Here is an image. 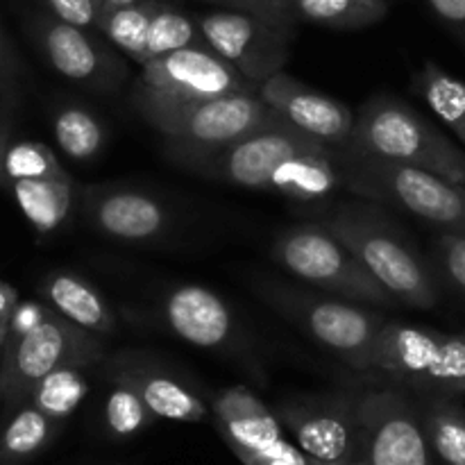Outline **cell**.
I'll return each mask as SVG.
<instances>
[{
  "label": "cell",
  "mask_w": 465,
  "mask_h": 465,
  "mask_svg": "<svg viewBox=\"0 0 465 465\" xmlns=\"http://www.w3.org/2000/svg\"><path fill=\"white\" fill-rule=\"evenodd\" d=\"M322 225L343 241L366 271L398 300L411 309H434L440 302V280L434 263L407 239L393 218L372 200L345 203L331 209Z\"/></svg>",
  "instance_id": "obj_1"
},
{
  "label": "cell",
  "mask_w": 465,
  "mask_h": 465,
  "mask_svg": "<svg viewBox=\"0 0 465 465\" xmlns=\"http://www.w3.org/2000/svg\"><path fill=\"white\" fill-rule=\"evenodd\" d=\"M257 295L286 322L343 361L359 377L366 375L375 357L377 339L389 322L377 307L336 298L322 291L284 282H262Z\"/></svg>",
  "instance_id": "obj_2"
},
{
  "label": "cell",
  "mask_w": 465,
  "mask_h": 465,
  "mask_svg": "<svg viewBox=\"0 0 465 465\" xmlns=\"http://www.w3.org/2000/svg\"><path fill=\"white\" fill-rule=\"evenodd\" d=\"M348 153L422 168L465 184V153L404 100L377 94L354 116Z\"/></svg>",
  "instance_id": "obj_3"
},
{
  "label": "cell",
  "mask_w": 465,
  "mask_h": 465,
  "mask_svg": "<svg viewBox=\"0 0 465 465\" xmlns=\"http://www.w3.org/2000/svg\"><path fill=\"white\" fill-rule=\"evenodd\" d=\"M363 386H398L418 395H465V336L389 321Z\"/></svg>",
  "instance_id": "obj_4"
},
{
  "label": "cell",
  "mask_w": 465,
  "mask_h": 465,
  "mask_svg": "<svg viewBox=\"0 0 465 465\" xmlns=\"http://www.w3.org/2000/svg\"><path fill=\"white\" fill-rule=\"evenodd\" d=\"M132 103L136 114L166 139L168 154L182 166L234 143L248 132L277 118L259 94L223 95L184 104H162L150 100Z\"/></svg>",
  "instance_id": "obj_5"
},
{
  "label": "cell",
  "mask_w": 465,
  "mask_h": 465,
  "mask_svg": "<svg viewBox=\"0 0 465 465\" xmlns=\"http://www.w3.org/2000/svg\"><path fill=\"white\" fill-rule=\"evenodd\" d=\"M345 189L363 200L411 213L439 234H465V184L404 163L343 150Z\"/></svg>",
  "instance_id": "obj_6"
},
{
  "label": "cell",
  "mask_w": 465,
  "mask_h": 465,
  "mask_svg": "<svg viewBox=\"0 0 465 465\" xmlns=\"http://www.w3.org/2000/svg\"><path fill=\"white\" fill-rule=\"evenodd\" d=\"M272 259L289 275L312 289L368 307H395L398 300L366 271L321 221L291 225L277 234L271 248Z\"/></svg>",
  "instance_id": "obj_7"
},
{
  "label": "cell",
  "mask_w": 465,
  "mask_h": 465,
  "mask_svg": "<svg viewBox=\"0 0 465 465\" xmlns=\"http://www.w3.org/2000/svg\"><path fill=\"white\" fill-rule=\"evenodd\" d=\"M103 359L104 343L98 334L48 307L39 322L5 343L0 393L14 400L27 398L32 386L48 372L64 366H95Z\"/></svg>",
  "instance_id": "obj_8"
},
{
  "label": "cell",
  "mask_w": 465,
  "mask_h": 465,
  "mask_svg": "<svg viewBox=\"0 0 465 465\" xmlns=\"http://www.w3.org/2000/svg\"><path fill=\"white\" fill-rule=\"evenodd\" d=\"M284 431L318 461H366V430L361 420V391L291 395L275 404Z\"/></svg>",
  "instance_id": "obj_9"
},
{
  "label": "cell",
  "mask_w": 465,
  "mask_h": 465,
  "mask_svg": "<svg viewBox=\"0 0 465 465\" xmlns=\"http://www.w3.org/2000/svg\"><path fill=\"white\" fill-rule=\"evenodd\" d=\"M236 94H257V89L209 45H191L145 62L132 100L184 104Z\"/></svg>",
  "instance_id": "obj_10"
},
{
  "label": "cell",
  "mask_w": 465,
  "mask_h": 465,
  "mask_svg": "<svg viewBox=\"0 0 465 465\" xmlns=\"http://www.w3.org/2000/svg\"><path fill=\"white\" fill-rule=\"evenodd\" d=\"M204 44L236 68L254 89L284 71L293 35L266 18L239 9H216L195 16Z\"/></svg>",
  "instance_id": "obj_11"
},
{
  "label": "cell",
  "mask_w": 465,
  "mask_h": 465,
  "mask_svg": "<svg viewBox=\"0 0 465 465\" xmlns=\"http://www.w3.org/2000/svg\"><path fill=\"white\" fill-rule=\"evenodd\" d=\"M361 420L368 465H436L411 391L363 386Z\"/></svg>",
  "instance_id": "obj_12"
},
{
  "label": "cell",
  "mask_w": 465,
  "mask_h": 465,
  "mask_svg": "<svg viewBox=\"0 0 465 465\" xmlns=\"http://www.w3.org/2000/svg\"><path fill=\"white\" fill-rule=\"evenodd\" d=\"M316 145H321V141L312 139L277 116L266 125L236 139L234 143L193 159L186 163V168L225 184L263 191L268 177L282 162Z\"/></svg>",
  "instance_id": "obj_13"
},
{
  "label": "cell",
  "mask_w": 465,
  "mask_h": 465,
  "mask_svg": "<svg viewBox=\"0 0 465 465\" xmlns=\"http://www.w3.org/2000/svg\"><path fill=\"white\" fill-rule=\"evenodd\" d=\"M30 32L50 68L68 82L98 94H114L125 82L127 68L121 57L86 27L39 14L30 21Z\"/></svg>",
  "instance_id": "obj_14"
},
{
  "label": "cell",
  "mask_w": 465,
  "mask_h": 465,
  "mask_svg": "<svg viewBox=\"0 0 465 465\" xmlns=\"http://www.w3.org/2000/svg\"><path fill=\"white\" fill-rule=\"evenodd\" d=\"M86 225L118 243H153L171 227V209L162 198L132 186H86L80 193Z\"/></svg>",
  "instance_id": "obj_15"
},
{
  "label": "cell",
  "mask_w": 465,
  "mask_h": 465,
  "mask_svg": "<svg viewBox=\"0 0 465 465\" xmlns=\"http://www.w3.org/2000/svg\"><path fill=\"white\" fill-rule=\"evenodd\" d=\"M280 118L312 139L345 150L354 130V114L341 100L312 89L286 71L268 77L257 91Z\"/></svg>",
  "instance_id": "obj_16"
},
{
  "label": "cell",
  "mask_w": 465,
  "mask_h": 465,
  "mask_svg": "<svg viewBox=\"0 0 465 465\" xmlns=\"http://www.w3.org/2000/svg\"><path fill=\"white\" fill-rule=\"evenodd\" d=\"M162 325L200 350L234 348L239 322L230 304L203 284H177L159 302Z\"/></svg>",
  "instance_id": "obj_17"
},
{
  "label": "cell",
  "mask_w": 465,
  "mask_h": 465,
  "mask_svg": "<svg viewBox=\"0 0 465 465\" xmlns=\"http://www.w3.org/2000/svg\"><path fill=\"white\" fill-rule=\"evenodd\" d=\"M212 413L218 434L241 463L271 452L286 439L275 409L268 407L248 386L218 391Z\"/></svg>",
  "instance_id": "obj_18"
},
{
  "label": "cell",
  "mask_w": 465,
  "mask_h": 465,
  "mask_svg": "<svg viewBox=\"0 0 465 465\" xmlns=\"http://www.w3.org/2000/svg\"><path fill=\"white\" fill-rule=\"evenodd\" d=\"M109 377H118L134 386L157 420L204 422L212 413L198 391L191 389L182 377L159 363L123 354L116 361H112Z\"/></svg>",
  "instance_id": "obj_19"
},
{
  "label": "cell",
  "mask_w": 465,
  "mask_h": 465,
  "mask_svg": "<svg viewBox=\"0 0 465 465\" xmlns=\"http://www.w3.org/2000/svg\"><path fill=\"white\" fill-rule=\"evenodd\" d=\"M339 189H345L343 150L321 143L282 162L263 191L295 203H318Z\"/></svg>",
  "instance_id": "obj_20"
},
{
  "label": "cell",
  "mask_w": 465,
  "mask_h": 465,
  "mask_svg": "<svg viewBox=\"0 0 465 465\" xmlns=\"http://www.w3.org/2000/svg\"><path fill=\"white\" fill-rule=\"evenodd\" d=\"M41 295L50 309L98 336L116 331V313L98 289L71 271H54L41 282Z\"/></svg>",
  "instance_id": "obj_21"
},
{
  "label": "cell",
  "mask_w": 465,
  "mask_h": 465,
  "mask_svg": "<svg viewBox=\"0 0 465 465\" xmlns=\"http://www.w3.org/2000/svg\"><path fill=\"white\" fill-rule=\"evenodd\" d=\"M18 209L39 234H53L66 223L75 203L71 175L45 180H14L7 186Z\"/></svg>",
  "instance_id": "obj_22"
},
{
  "label": "cell",
  "mask_w": 465,
  "mask_h": 465,
  "mask_svg": "<svg viewBox=\"0 0 465 465\" xmlns=\"http://www.w3.org/2000/svg\"><path fill=\"white\" fill-rule=\"evenodd\" d=\"M413 395L436 461L443 465H465V409L457 402V398Z\"/></svg>",
  "instance_id": "obj_23"
},
{
  "label": "cell",
  "mask_w": 465,
  "mask_h": 465,
  "mask_svg": "<svg viewBox=\"0 0 465 465\" xmlns=\"http://www.w3.org/2000/svg\"><path fill=\"white\" fill-rule=\"evenodd\" d=\"M53 136L64 154L73 162L89 163L100 157L109 139L107 125L103 118L89 107L77 103H66L54 109Z\"/></svg>",
  "instance_id": "obj_24"
},
{
  "label": "cell",
  "mask_w": 465,
  "mask_h": 465,
  "mask_svg": "<svg viewBox=\"0 0 465 465\" xmlns=\"http://www.w3.org/2000/svg\"><path fill=\"white\" fill-rule=\"evenodd\" d=\"M413 91L465 145V82L445 71L440 64L425 62L413 75Z\"/></svg>",
  "instance_id": "obj_25"
},
{
  "label": "cell",
  "mask_w": 465,
  "mask_h": 465,
  "mask_svg": "<svg viewBox=\"0 0 465 465\" xmlns=\"http://www.w3.org/2000/svg\"><path fill=\"white\" fill-rule=\"evenodd\" d=\"M162 3L163 0H141L134 5H121V7H103L95 30L107 36L114 48L143 66L150 23Z\"/></svg>",
  "instance_id": "obj_26"
},
{
  "label": "cell",
  "mask_w": 465,
  "mask_h": 465,
  "mask_svg": "<svg viewBox=\"0 0 465 465\" xmlns=\"http://www.w3.org/2000/svg\"><path fill=\"white\" fill-rule=\"evenodd\" d=\"M298 21L330 30H361L375 25L389 12L386 0H291Z\"/></svg>",
  "instance_id": "obj_27"
},
{
  "label": "cell",
  "mask_w": 465,
  "mask_h": 465,
  "mask_svg": "<svg viewBox=\"0 0 465 465\" xmlns=\"http://www.w3.org/2000/svg\"><path fill=\"white\" fill-rule=\"evenodd\" d=\"M91 366H64L41 377L30 391V404L53 420H66L89 395Z\"/></svg>",
  "instance_id": "obj_28"
},
{
  "label": "cell",
  "mask_w": 465,
  "mask_h": 465,
  "mask_svg": "<svg viewBox=\"0 0 465 465\" xmlns=\"http://www.w3.org/2000/svg\"><path fill=\"white\" fill-rule=\"evenodd\" d=\"M109 384L112 386L103 404V425L107 436L116 440L134 439L157 420L134 386L118 377H109Z\"/></svg>",
  "instance_id": "obj_29"
},
{
  "label": "cell",
  "mask_w": 465,
  "mask_h": 465,
  "mask_svg": "<svg viewBox=\"0 0 465 465\" xmlns=\"http://www.w3.org/2000/svg\"><path fill=\"white\" fill-rule=\"evenodd\" d=\"M191 45H207L195 16H186L184 12L175 9L173 5L162 3V7L153 16V23H150L145 62L162 57V54L175 53V50L191 48Z\"/></svg>",
  "instance_id": "obj_30"
},
{
  "label": "cell",
  "mask_w": 465,
  "mask_h": 465,
  "mask_svg": "<svg viewBox=\"0 0 465 465\" xmlns=\"http://www.w3.org/2000/svg\"><path fill=\"white\" fill-rule=\"evenodd\" d=\"M57 427L59 420L45 416L35 404H27L12 418V422L5 430L3 440H0L3 454L7 459L32 457V454L44 450L53 440Z\"/></svg>",
  "instance_id": "obj_31"
},
{
  "label": "cell",
  "mask_w": 465,
  "mask_h": 465,
  "mask_svg": "<svg viewBox=\"0 0 465 465\" xmlns=\"http://www.w3.org/2000/svg\"><path fill=\"white\" fill-rule=\"evenodd\" d=\"M3 168L7 186L14 180H45V177L68 175L48 145L27 139L5 148Z\"/></svg>",
  "instance_id": "obj_32"
},
{
  "label": "cell",
  "mask_w": 465,
  "mask_h": 465,
  "mask_svg": "<svg viewBox=\"0 0 465 465\" xmlns=\"http://www.w3.org/2000/svg\"><path fill=\"white\" fill-rule=\"evenodd\" d=\"M434 271L440 284L465 298V234L436 236Z\"/></svg>",
  "instance_id": "obj_33"
},
{
  "label": "cell",
  "mask_w": 465,
  "mask_h": 465,
  "mask_svg": "<svg viewBox=\"0 0 465 465\" xmlns=\"http://www.w3.org/2000/svg\"><path fill=\"white\" fill-rule=\"evenodd\" d=\"M216 3L227 5L230 9H239V12L254 14L259 18H266L272 25L295 35L298 18H295L291 0H216Z\"/></svg>",
  "instance_id": "obj_34"
},
{
  "label": "cell",
  "mask_w": 465,
  "mask_h": 465,
  "mask_svg": "<svg viewBox=\"0 0 465 465\" xmlns=\"http://www.w3.org/2000/svg\"><path fill=\"white\" fill-rule=\"evenodd\" d=\"M41 3L45 5L50 16L71 23V25L86 27V30H95L100 12H103V5L98 0H41Z\"/></svg>",
  "instance_id": "obj_35"
},
{
  "label": "cell",
  "mask_w": 465,
  "mask_h": 465,
  "mask_svg": "<svg viewBox=\"0 0 465 465\" xmlns=\"http://www.w3.org/2000/svg\"><path fill=\"white\" fill-rule=\"evenodd\" d=\"M18 77H21V62L0 25V98H12L16 94Z\"/></svg>",
  "instance_id": "obj_36"
},
{
  "label": "cell",
  "mask_w": 465,
  "mask_h": 465,
  "mask_svg": "<svg viewBox=\"0 0 465 465\" xmlns=\"http://www.w3.org/2000/svg\"><path fill=\"white\" fill-rule=\"evenodd\" d=\"M425 3L465 48V0H425Z\"/></svg>",
  "instance_id": "obj_37"
},
{
  "label": "cell",
  "mask_w": 465,
  "mask_h": 465,
  "mask_svg": "<svg viewBox=\"0 0 465 465\" xmlns=\"http://www.w3.org/2000/svg\"><path fill=\"white\" fill-rule=\"evenodd\" d=\"M243 465H313V459L304 454L298 445L291 443L289 439H284L271 452L262 454V457L252 459V461Z\"/></svg>",
  "instance_id": "obj_38"
},
{
  "label": "cell",
  "mask_w": 465,
  "mask_h": 465,
  "mask_svg": "<svg viewBox=\"0 0 465 465\" xmlns=\"http://www.w3.org/2000/svg\"><path fill=\"white\" fill-rule=\"evenodd\" d=\"M18 307V293L12 284L0 282V321L3 318H12L14 309Z\"/></svg>",
  "instance_id": "obj_39"
},
{
  "label": "cell",
  "mask_w": 465,
  "mask_h": 465,
  "mask_svg": "<svg viewBox=\"0 0 465 465\" xmlns=\"http://www.w3.org/2000/svg\"><path fill=\"white\" fill-rule=\"evenodd\" d=\"M7 339H9V318H3V321H0V348H5Z\"/></svg>",
  "instance_id": "obj_40"
},
{
  "label": "cell",
  "mask_w": 465,
  "mask_h": 465,
  "mask_svg": "<svg viewBox=\"0 0 465 465\" xmlns=\"http://www.w3.org/2000/svg\"><path fill=\"white\" fill-rule=\"evenodd\" d=\"M103 7H121V5H134L141 3V0H98Z\"/></svg>",
  "instance_id": "obj_41"
},
{
  "label": "cell",
  "mask_w": 465,
  "mask_h": 465,
  "mask_svg": "<svg viewBox=\"0 0 465 465\" xmlns=\"http://www.w3.org/2000/svg\"><path fill=\"white\" fill-rule=\"evenodd\" d=\"M3 159H5V145H3V139H0V186H3V189H7V177H5Z\"/></svg>",
  "instance_id": "obj_42"
},
{
  "label": "cell",
  "mask_w": 465,
  "mask_h": 465,
  "mask_svg": "<svg viewBox=\"0 0 465 465\" xmlns=\"http://www.w3.org/2000/svg\"><path fill=\"white\" fill-rule=\"evenodd\" d=\"M313 465H368V461H359V463H330V461H318V459H313Z\"/></svg>",
  "instance_id": "obj_43"
},
{
  "label": "cell",
  "mask_w": 465,
  "mask_h": 465,
  "mask_svg": "<svg viewBox=\"0 0 465 465\" xmlns=\"http://www.w3.org/2000/svg\"><path fill=\"white\" fill-rule=\"evenodd\" d=\"M3 352H5V348H0V366H3Z\"/></svg>",
  "instance_id": "obj_44"
},
{
  "label": "cell",
  "mask_w": 465,
  "mask_h": 465,
  "mask_svg": "<svg viewBox=\"0 0 465 465\" xmlns=\"http://www.w3.org/2000/svg\"><path fill=\"white\" fill-rule=\"evenodd\" d=\"M461 334H463V336H465V330H463V331H461Z\"/></svg>",
  "instance_id": "obj_45"
},
{
  "label": "cell",
  "mask_w": 465,
  "mask_h": 465,
  "mask_svg": "<svg viewBox=\"0 0 465 465\" xmlns=\"http://www.w3.org/2000/svg\"><path fill=\"white\" fill-rule=\"evenodd\" d=\"M212 3H216V0H212Z\"/></svg>",
  "instance_id": "obj_46"
}]
</instances>
